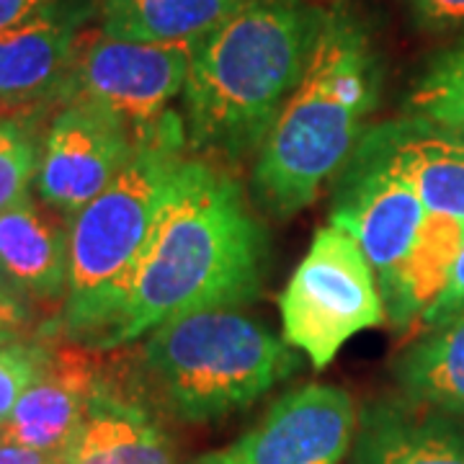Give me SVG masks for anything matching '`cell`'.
<instances>
[{
	"label": "cell",
	"instance_id": "obj_1",
	"mask_svg": "<svg viewBox=\"0 0 464 464\" xmlns=\"http://www.w3.org/2000/svg\"><path fill=\"white\" fill-rule=\"evenodd\" d=\"M264 266V227L240 183L188 158L99 348L132 343L183 315L237 310L261 292Z\"/></svg>",
	"mask_w": 464,
	"mask_h": 464
},
{
	"label": "cell",
	"instance_id": "obj_2",
	"mask_svg": "<svg viewBox=\"0 0 464 464\" xmlns=\"http://www.w3.org/2000/svg\"><path fill=\"white\" fill-rule=\"evenodd\" d=\"M323 16L313 0H248L204 34L181 93L188 145L225 160L258 155L304 75Z\"/></svg>",
	"mask_w": 464,
	"mask_h": 464
},
{
	"label": "cell",
	"instance_id": "obj_3",
	"mask_svg": "<svg viewBox=\"0 0 464 464\" xmlns=\"http://www.w3.org/2000/svg\"><path fill=\"white\" fill-rule=\"evenodd\" d=\"M382 91L377 47L359 16L325 8L304 75L256 155L253 197L289 219L320 197L359 148Z\"/></svg>",
	"mask_w": 464,
	"mask_h": 464
},
{
	"label": "cell",
	"instance_id": "obj_4",
	"mask_svg": "<svg viewBox=\"0 0 464 464\" xmlns=\"http://www.w3.org/2000/svg\"><path fill=\"white\" fill-rule=\"evenodd\" d=\"M188 145L186 127L168 114L137 140L132 158L70 225V268L63 331L91 348L119 313L152 227L173 194Z\"/></svg>",
	"mask_w": 464,
	"mask_h": 464
},
{
	"label": "cell",
	"instance_id": "obj_5",
	"mask_svg": "<svg viewBox=\"0 0 464 464\" xmlns=\"http://www.w3.org/2000/svg\"><path fill=\"white\" fill-rule=\"evenodd\" d=\"M145 372L168 413L212 423L250 408L299 372V353L237 310H204L148 333Z\"/></svg>",
	"mask_w": 464,
	"mask_h": 464
},
{
	"label": "cell",
	"instance_id": "obj_6",
	"mask_svg": "<svg viewBox=\"0 0 464 464\" xmlns=\"http://www.w3.org/2000/svg\"><path fill=\"white\" fill-rule=\"evenodd\" d=\"M279 313L282 338L304 353L317 372L328 369L353 335L377 328L387 315L364 250L333 222L315 232L289 276Z\"/></svg>",
	"mask_w": 464,
	"mask_h": 464
},
{
	"label": "cell",
	"instance_id": "obj_7",
	"mask_svg": "<svg viewBox=\"0 0 464 464\" xmlns=\"http://www.w3.org/2000/svg\"><path fill=\"white\" fill-rule=\"evenodd\" d=\"M194 44L130 42L99 34L78 50L54 99L63 106H96L119 119L134 140H142L183 93Z\"/></svg>",
	"mask_w": 464,
	"mask_h": 464
},
{
	"label": "cell",
	"instance_id": "obj_8",
	"mask_svg": "<svg viewBox=\"0 0 464 464\" xmlns=\"http://www.w3.org/2000/svg\"><path fill=\"white\" fill-rule=\"evenodd\" d=\"M335 179L331 222L343 227L364 250L387 302L429 212L413 188L362 145Z\"/></svg>",
	"mask_w": 464,
	"mask_h": 464
},
{
	"label": "cell",
	"instance_id": "obj_9",
	"mask_svg": "<svg viewBox=\"0 0 464 464\" xmlns=\"http://www.w3.org/2000/svg\"><path fill=\"white\" fill-rule=\"evenodd\" d=\"M134 134L88 103H67L44 137L36 191L60 217H75L99 197L132 158Z\"/></svg>",
	"mask_w": 464,
	"mask_h": 464
},
{
	"label": "cell",
	"instance_id": "obj_10",
	"mask_svg": "<svg viewBox=\"0 0 464 464\" xmlns=\"http://www.w3.org/2000/svg\"><path fill=\"white\" fill-rule=\"evenodd\" d=\"M359 413L335 384H304L276 400L232 451L243 464H341L353 449Z\"/></svg>",
	"mask_w": 464,
	"mask_h": 464
},
{
	"label": "cell",
	"instance_id": "obj_11",
	"mask_svg": "<svg viewBox=\"0 0 464 464\" xmlns=\"http://www.w3.org/2000/svg\"><path fill=\"white\" fill-rule=\"evenodd\" d=\"M359 145L392 168L429 215L464 219V134L408 114L369 130Z\"/></svg>",
	"mask_w": 464,
	"mask_h": 464
},
{
	"label": "cell",
	"instance_id": "obj_12",
	"mask_svg": "<svg viewBox=\"0 0 464 464\" xmlns=\"http://www.w3.org/2000/svg\"><path fill=\"white\" fill-rule=\"evenodd\" d=\"M83 0H57L29 21L0 32V106H21L54 93L81 50Z\"/></svg>",
	"mask_w": 464,
	"mask_h": 464
},
{
	"label": "cell",
	"instance_id": "obj_13",
	"mask_svg": "<svg viewBox=\"0 0 464 464\" xmlns=\"http://www.w3.org/2000/svg\"><path fill=\"white\" fill-rule=\"evenodd\" d=\"M353 464H464V423L423 402L374 400L359 413Z\"/></svg>",
	"mask_w": 464,
	"mask_h": 464
},
{
	"label": "cell",
	"instance_id": "obj_14",
	"mask_svg": "<svg viewBox=\"0 0 464 464\" xmlns=\"http://www.w3.org/2000/svg\"><path fill=\"white\" fill-rule=\"evenodd\" d=\"M96 366L81 348L50 353L42 374L21 395L11 418L0 429V441L36 451H57L81 423L99 390Z\"/></svg>",
	"mask_w": 464,
	"mask_h": 464
},
{
	"label": "cell",
	"instance_id": "obj_15",
	"mask_svg": "<svg viewBox=\"0 0 464 464\" xmlns=\"http://www.w3.org/2000/svg\"><path fill=\"white\" fill-rule=\"evenodd\" d=\"M52 464H176V447L148 408L101 384Z\"/></svg>",
	"mask_w": 464,
	"mask_h": 464
},
{
	"label": "cell",
	"instance_id": "obj_16",
	"mask_svg": "<svg viewBox=\"0 0 464 464\" xmlns=\"http://www.w3.org/2000/svg\"><path fill=\"white\" fill-rule=\"evenodd\" d=\"M70 225L50 217L32 197L0 212V286L21 302L67 297Z\"/></svg>",
	"mask_w": 464,
	"mask_h": 464
},
{
	"label": "cell",
	"instance_id": "obj_17",
	"mask_svg": "<svg viewBox=\"0 0 464 464\" xmlns=\"http://www.w3.org/2000/svg\"><path fill=\"white\" fill-rule=\"evenodd\" d=\"M464 248V219L429 215L415 237L413 248L400 268L398 282L384 302L395 328H408L426 315L436 299L447 292Z\"/></svg>",
	"mask_w": 464,
	"mask_h": 464
},
{
	"label": "cell",
	"instance_id": "obj_18",
	"mask_svg": "<svg viewBox=\"0 0 464 464\" xmlns=\"http://www.w3.org/2000/svg\"><path fill=\"white\" fill-rule=\"evenodd\" d=\"M248 0H103L101 34L130 42H199Z\"/></svg>",
	"mask_w": 464,
	"mask_h": 464
},
{
	"label": "cell",
	"instance_id": "obj_19",
	"mask_svg": "<svg viewBox=\"0 0 464 464\" xmlns=\"http://www.w3.org/2000/svg\"><path fill=\"white\" fill-rule=\"evenodd\" d=\"M395 380L408 400L464 415V310L426 328L400 353Z\"/></svg>",
	"mask_w": 464,
	"mask_h": 464
},
{
	"label": "cell",
	"instance_id": "obj_20",
	"mask_svg": "<svg viewBox=\"0 0 464 464\" xmlns=\"http://www.w3.org/2000/svg\"><path fill=\"white\" fill-rule=\"evenodd\" d=\"M411 116L464 134V44L433 57L405 99Z\"/></svg>",
	"mask_w": 464,
	"mask_h": 464
},
{
	"label": "cell",
	"instance_id": "obj_21",
	"mask_svg": "<svg viewBox=\"0 0 464 464\" xmlns=\"http://www.w3.org/2000/svg\"><path fill=\"white\" fill-rule=\"evenodd\" d=\"M39 170V155L29 132L11 119H0V212L29 197Z\"/></svg>",
	"mask_w": 464,
	"mask_h": 464
},
{
	"label": "cell",
	"instance_id": "obj_22",
	"mask_svg": "<svg viewBox=\"0 0 464 464\" xmlns=\"http://www.w3.org/2000/svg\"><path fill=\"white\" fill-rule=\"evenodd\" d=\"M50 362V351L36 343H3L0 346V429L11 418L21 395L42 374Z\"/></svg>",
	"mask_w": 464,
	"mask_h": 464
},
{
	"label": "cell",
	"instance_id": "obj_23",
	"mask_svg": "<svg viewBox=\"0 0 464 464\" xmlns=\"http://www.w3.org/2000/svg\"><path fill=\"white\" fill-rule=\"evenodd\" d=\"M418 26L429 32L464 29V0H405Z\"/></svg>",
	"mask_w": 464,
	"mask_h": 464
},
{
	"label": "cell",
	"instance_id": "obj_24",
	"mask_svg": "<svg viewBox=\"0 0 464 464\" xmlns=\"http://www.w3.org/2000/svg\"><path fill=\"white\" fill-rule=\"evenodd\" d=\"M462 310H464V248H462V256H459V261H457V268H454V276H451V282H449L447 292L433 302L431 307L426 310V315L420 317L418 323H420V328L426 331V328H433V325L444 323L447 317L457 315V313H462Z\"/></svg>",
	"mask_w": 464,
	"mask_h": 464
},
{
	"label": "cell",
	"instance_id": "obj_25",
	"mask_svg": "<svg viewBox=\"0 0 464 464\" xmlns=\"http://www.w3.org/2000/svg\"><path fill=\"white\" fill-rule=\"evenodd\" d=\"M26 325H29L26 302H21L0 286V346L18 341V335L26 331Z\"/></svg>",
	"mask_w": 464,
	"mask_h": 464
},
{
	"label": "cell",
	"instance_id": "obj_26",
	"mask_svg": "<svg viewBox=\"0 0 464 464\" xmlns=\"http://www.w3.org/2000/svg\"><path fill=\"white\" fill-rule=\"evenodd\" d=\"M57 0H0V32L29 21Z\"/></svg>",
	"mask_w": 464,
	"mask_h": 464
},
{
	"label": "cell",
	"instance_id": "obj_27",
	"mask_svg": "<svg viewBox=\"0 0 464 464\" xmlns=\"http://www.w3.org/2000/svg\"><path fill=\"white\" fill-rule=\"evenodd\" d=\"M0 464H52V454L0 441Z\"/></svg>",
	"mask_w": 464,
	"mask_h": 464
},
{
	"label": "cell",
	"instance_id": "obj_28",
	"mask_svg": "<svg viewBox=\"0 0 464 464\" xmlns=\"http://www.w3.org/2000/svg\"><path fill=\"white\" fill-rule=\"evenodd\" d=\"M188 464H243V462H240V459H237V454L227 447V449H219V451L201 454V457H197L194 462H188Z\"/></svg>",
	"mask_w": 464,
	"mask_h": 464
}]
</instances>
